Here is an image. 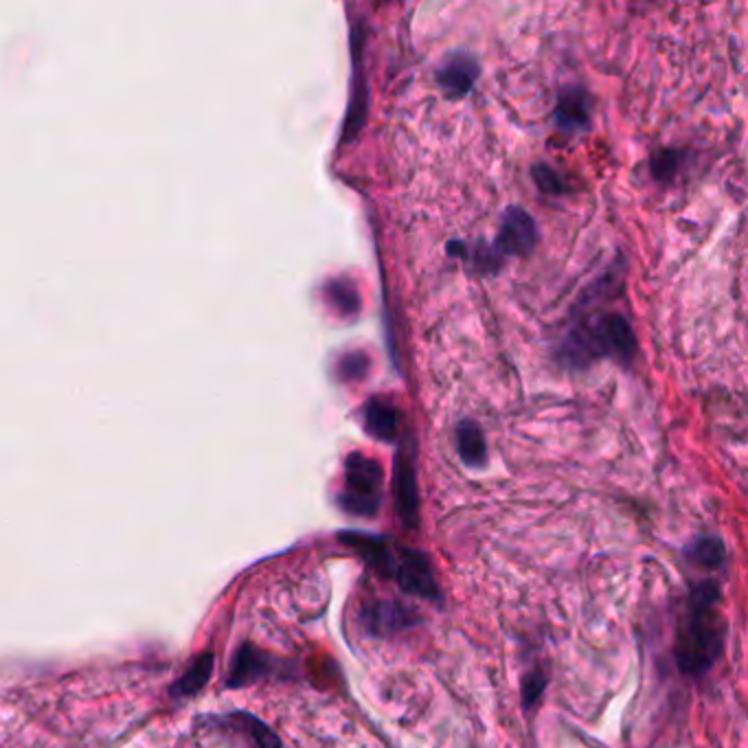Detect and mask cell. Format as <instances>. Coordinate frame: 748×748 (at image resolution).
<instances>
[{
	"label": "cell",
	"instance_id": "cell-12",
	"mask_svg": "<svg viewBox=\"0 0 748 748\" xmlns=\"http://www.w3.org/2000/svg\"><path fill=\"white\" fill-rule=\"evenodd\" d=\"M366 430L382 439V441H390L397 434V410L384 401L373 399L366 406Z\"/></svg>",
	"mask_w": 748,
	"mask_h": 748
},
{
	"label": "cell",
	"instance_id": "cell-15",
	"mask_svg": "<svg viewBox=\"0 0 748 748\" xmlns=\"http://www.w3.org/2000/svg\"><path fill=\"white\" fill-rule=\"evenodd\" d=\"M235 717L241 719V724H243L246 733L250 735L254 748H281L279 737L261 719H257V717H252L248 713H237Z\"/></svg>",
	"mask_w": 748,
	"mask_h": 748
},
{
	"label": "cell",
	"instance_id": "cell-9",
	"mask_svg": "<svg viewBox=\"0 0 748 748\" xmlns=\"http://www.w3.org/2000/svg\"><path fill=\"white\" fill-rule=\"evenodd\" d=\"M684 555L702 566V568H722L726 564V546L719 537L715 535H702V537H695L691 544H687L684 548Z\"/></svg>",
	"mask_w": 748,
	"mask_h": 748
},
{
	"label": "cell",
	"instance_id": "cell-7",
	"mask_svg": "<svg viewBox=\"0 0 748 748\" xmlns=\"http://www.w3.org/2000/svg\"><path fill=\"white\" fill-rule=\"evenodd\" d=\"M412 612L406 610L401 603H390V601H379L362 610V625L369 634L382 636L397 632L406 625H412Z\"/></svg>",
	"mask_w": 748,
	"mask_h": 748
},
{
	"label": "cell",
	"instance_id": "cell-5",
	"mask_svg": "<svg viewBox=\"0 0 748 748\" xmlns=\"http://www.w3.org/2000/svg\"><path fill=\"white\" fill-rule=\"evenodd\" d=\"M395 507L399 520L406 529L417 526V483H415V467L406 452H401L395 461Z\"/></svg>",
	"mask_w": 748,
	"mask_h": 748
},
{
	"label": "cell",
	"instance_id": "cell-4",
	"mask_svg": "<svg viewBox=\"0 0 748 748\" xmlns=\"http://www.w3.org/2000/svg\"><path fill=\"white\" fill-rule=\"evenodd\" d=\"M338 540L351 546L371 568H375L382 577H393L395 570V544H388L384 537L360 533V531H342Z\"/></svg>",
	"mask_w": 748,
	"mask_h": 748
},
{
	"label": "cell",
	"instance_id": "cell-11",
	"mask_svg": "<svg viewBox=\"0 0 748 748\" xmlns=\"http://www.w3.org/2000/svg\"><path fill=\"white\" fill-rule=\"evenodd\" d=\"M213 665H215V660H213L211 651H204L202 656H197L191 662V667L182 673V678L171 687V693L180 695V698L197 693L208 682V676L213 673Z\"/></svg>",
	"mask_w": 748,
	"mask_h": 748
},
{
	"label": "cell",
	"instance_id": "cell-3",
	"mask_svg": "<svg viewBox=\"0 0 748 748\" xmlns=\"http://www.w3.org/2000/svg\"><path fill=\"white\" fill-rule=\"evenodd\" d=\"M393 579L399 583L401 590L423 597V599H439V586L432 573L428 557L415 548L395 544V570Z\"/></svg>",
	"mask_w": 748,
	"mask_h": 748
},
{
	"label": "cell",
	"instance_id": "cell-2",
	"mask_svg": "<svg viewBox=\"0 0 748 748\" xmlns=\"http://www.w3.org/2000/svg\"><path fill=\"white\" fill-rule=\"evenodd\" d=\"M338 502L347 513L373 518L382 502V467L364 454H349L344 463V487Z\"/></svg>",
	"mask_w": 748,
	"mask_h": 748
},
{
	"label": "cell",
	"instance_id": "cell-14",
	"mask_svg": "<svg viewBox=\"0 0 748 748\" xmlns=\"http://www.w3.org/2000/svg\"><path fill=\"white\" fill-rule=\"evenodd\" d=\"M557 121L562 127L575 129L583 127L588 121V107H586V94L579 90H568L557 105Z\"/></svg>",
	"mask_w": 748,
	"mask_h": 748
},
{
	"label": "cell",
	"instance_id": "cell-10",
	"mask_svg": "<svg viewBox=\"0 0 748 748\" xmlns=\"http://www.w3.org/2000/svg\"><path fill=\"white\" fill-rule=\"evenodd\" d=\"M265 669H268V658L261 651H257L254 647L243 645L235 656V665H233L228 684H233V687L246 684V682L259 678Z\"/></svg>",
	"mask_w": 748,
	"mask_h": 748
},
{
	"label": "cell",
	"instance_id": "cell-1",
	"mask_svg": "<svg viewBox=\"0 0 748 748\" xmlns=\"http://www.w3.org/2000/svg\"><path fill=\"white\" fill-rule=\"evenodd\" d=\"M719 588L715 581H700L691 588L687 612L676 630L673 658L682 673L702 676L717 660L724 647V621L717 610Z\"/></svg>",
	"mask_w": 748,
	"mask_h": 748
},
{
	"label": "cell",
	"instance_id": "cell-13",
	"mask_svg": "<svg viewBox=\"0 0 748 748\" xmlns=\"http://www.w3.org/2000/svg\"><path fill=\"white\" fill-rule=\"evenodd\" d=\"M456 450L461 458L472 467H478L485 463V441H483V432L478 430V426L465 421L456 428Z\"/></svg>",
	"mask_w": 748,
	"mask_h": 748
},
{
	"label": "cell",
	"instance_id": "cell-6",
	"mask_svg": "<svg viewBox=\"0 0 748 748\" xmlns=\"http://www.w3.org/2000/svg\"><path fill=\"white\" fill-rule=\"evenodd\" d=\"M535 241V226L533 219L524 211H509L502 222V230L496 239V252L502 254H518L533 246Z\"/></svg>",
	"mask_w": 748,
	"mask_h": 748
},
{
	"label": "cell",
	"instance_id": "cell-8",
	"mask_svg": "<svg viewBox=\"0 0 748 748\" xmlns=\"http://www.w3.org/2000/svg\"><path fill=\"white\" fill-rule=\"evenodd\" d=\"M478 75V66L469 55H452L443 61V66L437 72V79L441 83V88L454 97L463 94L472 81Z\"/></svg>",
	"mask_w": 748,
	"mask_h": 748
},
{
	"label": "cell",
	"instance_id": "cell-16",
	"mask_svg": "<svg viewBox=\"0 0 748 748\" xmlns=\"http://www.w3.org/2000/svg\"><path fill=\"white\" fill-rule=\"evenodd\" d=\"M546 687V678L540 669H531L522 676V684H520V691H522V706L529 711L533 709L540 698H542V691Z\"/></svg>",
	"mask_w": 748,
	"mask_h": 748
}]
</instances>
